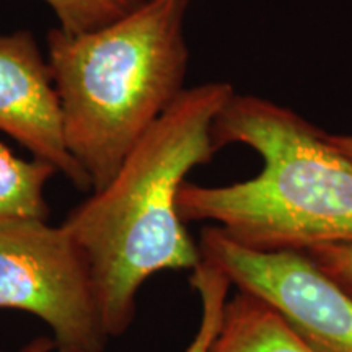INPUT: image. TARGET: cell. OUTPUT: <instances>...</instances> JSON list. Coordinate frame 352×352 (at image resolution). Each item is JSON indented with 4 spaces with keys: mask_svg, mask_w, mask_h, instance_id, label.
Returning a JSON list of instances; mask_svg holds the SVG:
<instances>
[{
    "mask_svg": "<svg viewBox=\"0 0 352 352\" xmlns=\"http://www.w3.org/2000/svg\"><path fill=\"white\" fill-rule=\"evenodd\" d=\"M233 94L228 82L186 88L127 153L111 182L91 191L63 222L90 264L108 338L131 328L138 292L148 277L192 271L202 261L176 196L189 171L217 152L212 124Z\"/></svg>",
    "mask_w": 352,
    "mask_h": 352,
    "instance_id": "cell-1",
    "label": "cell"
},
{
    "mask_svg": "<svg viewBox=\"0 0 352 352\" xmlns=\"http://www.w3.org/2000/svg\"><path fill=\"white\" fill-rule=\"evenodd\" d=\"M212 140L217 151L250 147L263 168L226 186L184 182L176 196L184 223L214 222L261 253L352 243V160L327 132L277 101L235 91L215 116Z\"/></svg>",
    "mask_w": 352,
    "mask_h": 352,
    "instance_id": "cell-2",
    "label": "cell"
},
{
    "mask_svg": "<svg viewBox=\"0 0 352 352\" xmlns=\"http://www.w3.org/2000/svg\"><path fill=\"white\" fill-rule=\"evenodd\" d=\"M188 10L189 0H144L91 32H50L47 64L64 139L91 191L111 182L127 153L186 90Z\"/></svg>",
    "mask_w": 352,
    "mask_h": 352,
    "instance_id": "cell-3",
    "label": "cell"
},
{
    "mask_svg": "<svg viewBox=\"0 0 352 352\" xmlns=\"http://www.w3.org/2000/svg\"><path fill=\"white\" fill-rule=\"evenodd\" d=\"M0 310L36 316L59 346L103 352L109 340L90 264L63 223H0Z\"/></svg>",
    "mask_w": 352,
    "mask_h": 352,
    "instance_id": "cell-4",
    "label": "cell"
},
{
    "mask_svg": "<svg viewBox=\"0 0 352 352\" xmlns=\"http://www.w3.org/2000/svg\"><path fill=\"white\" fill-rule=\"evenodd\" d=\"M199 252L236 290L270 303L315 352H352V297L303 253L254 252L217 226L202 228Z\"/></svg>",
    "mask_w": 352,
    "mask_h": 352,
    "instance_id": "cell-5",
    "label": "cell"
},
{
    "mask_svg": "<svg viewBox=\"0 0 352 352\" xmlns=\"http://www.w3.org/2000/svg\"><path fill=\"white\" fill-rule=\"evenodd\" d=\"M0 131L47 162L80 191H91L64 139L51 69L30 32L0 33Z\"/></svg>",
    "mask_w": 352,
    "mask_h": 352,
    "instance_id": "cell-6",
    "label": "cell"
},
{
    "mask_svg": "<svg viewBox=\"0 0 352 352\" xmlns=\"http://www.w3.org/2000/svg\"><path fill=\"white\" fill-rule=\"evenodd\" d=\"M208 352H315L285 320L256 296L236 290L223 307Z\"/></svg>",
    "mask_w": 352,
    "mask_h": 352,
    "instance_id": "cell-7",
    "label": "cell"
},
{
    "mask_svg": "<svg viewBox=\"0 0 352 352\" xmlns=\"http://www.w3.org/2000/svg\"><path fill=\"white\" fill-rule=\"evenodd\" d=\"M57 170L47 162L25 160L0 142V223L47 219L44 188Z\"/></svg>",
    "mask_w": 352,
    "mask_h": 352,
    "instance_id": "cell-8",
    "label": "cell"
},
{
    "mask_svg": "<svg viewBox=\"0 0 352 352\" xmlns=\"http://www.w3.org/2000/svg\"><path fill=\"white\" fill-rule=\"evenodd\" d=\"M189 284L199 296L201 323L197 333L184 352H208L220 328L227 294L232 284L228 277L217 266L206 261V259H202L192 270Z\"/></svg>",
    "mask_w": 352,
    "mask_h": 352,
    "instance_id": "cell-9",
    "label": "cell"
},
{
    "mask_svg": "<svg viewBox=\"0 0 352 352\" xmlns=\"http://www.w3.org/2000/svg\"><path fill=\"white\" fill-rule=\"evenodd\" d=\"M54 12L59 28L80 34L101 28L139 7L144 0H43Z\"/></svg>",
    "mask_w": 352,
    "mask_h": 352,
    "instance_id": "cell-10",
    "label": "cell"
},
{
    "mask_svg": "<svg viewBox=\"0 0 352 352\" xmlns=\"http://www.w3.org/2000/svg\"><path fill=\"white\" fill-rule=\"evenodd\" d=\"M305 256L318 271L352 297V243H327L308 248Z\"/></svg>",
    "mask_w": 352,
    "mask_h": 352,
    "instance_id": "cell-11",
    "label": "cell"
},
{
    "mask_svg": "<svg viewBox=\"0 0 352 352\" xmlns=\"http://www.w3.org/2000/svg\"><path fill=\"white\" fill-rule=\"evenodd\" d=\"M21 352H88L82 349H74V347L59 346L54 340H47V338H36V340L30 341Z\"/></svg>",
    "mask_w": 352,
    "mask_h": 352,
    "instance_id": "cell-12",
    "label": "cell"
},
{
    "mask_svg": "<svg viewBox=\"0 0 352 352\" xmlns=\"http://www.w3.org/2000/svg\"><path fill=\"white\" fill-rule=\"evenodd\" d=\"M327 139L334 148H338L352 160V134H329L327 132Z\"/></svg>",
    "mask_w": 352,
    "mask_h": 352,
    "instance_id": "cell-13",
    "label": "cell"
},
{
    "mask_svg": "<svg viewBox=\"0 0 352 352\" xmlns=\"http://www.w3.org/2000/svg\"><path fill=\"white\" fill-rule=\"evenodd\" d=\"M0 352H2V351H0Z\"/></svg>",
    "mask_w": 352,
    "mask_h": 352,
    "instance_id": "cell-14",
    "label": "cell"
}]
</instances>
